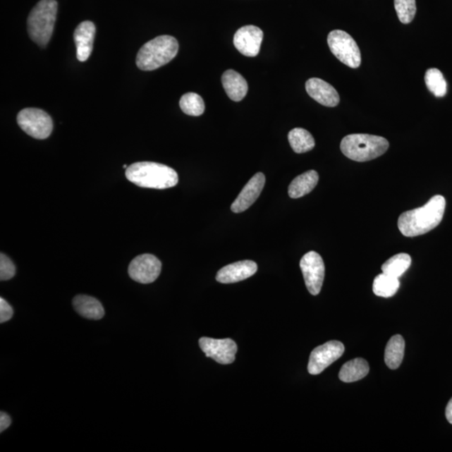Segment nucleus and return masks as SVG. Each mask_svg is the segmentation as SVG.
<instances>
[{
  "instance_id": "obj_27",
  "label": "nucleus",
  "mask_w": 452,
  "mask_h": 452,
  "mask_svg": "<svg viewBox=\"0 0 452 452\" xmlns=\"http://www.w3.org/2000/svg\"><path fill=\"white\" fill-rule=\"evenodd\" d=\"M398 18L403 24H410L416 13L415 0H395Z\"/></svg>"
},
{
  "instance_id": "obj_29",
  "label": "nucleus",
  "mask_w": 452,
  "mask_h": 452,
  "mask_svg": "<svg viewBox=\"0 0 452 452\" xmlns=\"http://www.w3.org/2000/svg\"><path fill=\"white\" fill-rule=\"evenodd\" d=\"M13 315L12 307L6 299L0 298V323L4 324L11 320Z\"/></svg>"
},
{
  "instance_id": "obj_7",
  "label": "nucleus",
  "mask_w": 452,
  "mask_h": 452,
  "mask_svg": "<svg viewBox=\"0 0 452 452\" xmlns=\"http://www.w3.org/2000/svg\"><path fill=\"white\" fill-rule=\"evenodd\" d=\"M17 123L25 133L37 140H46L53 130L51 116L38 109L21 110L17 116Z\"/></svg>"
},
{
  "instance_id": "obj_17",
  "label": "nucleus",
  "mask_w": 452,
  "mask_h": 452,
  "mask_svg": "<svg viewBox=\"0 0 452 452\" xmlns=\"http://www.w3.org/2000/svg\"><path fill=\"white\" fill-rule=\"evenodd\" d=\"M222 84L232 101L240 102L248 92V84L240 73L234 70H228L222 75Z\"/></svg>"
},
{
  "instance_id": "obj_13",
  "label": "nucleus",
  "mask_w": 452,
  "mask_h": 452,
  "mask_svg": "<svg viewBox=\"0 0 452 452\" xmlns=\"http://www.w3.org/2000/svg\"><path fill=\"white\" fill-rule=\"evenodd\" d=\"M265 183L266 177L262 173L255 174L231 204L232 212L241 213L252 207L261 195Z\"/></svg>"
},
{
  "instance_id": "obj_6",
  "label": "nucleus",
  "mask_w": 452,
  "mask_h": 452,
  "mask_svg": "<svg viewBox=\"0 0 452 452\" xmlns=\"http://www.w3.org/2000/svg\"><path fill=\"white\" fill-rule=\"evenodd\" d=\"M330 51L342 63L358 68L361 64V53L355 40L346 31L335 30L328 37Z\"/></svg>"
},
{
  "instance_id": "obj_18",
  "label": "nucleus",
  "mask_w": 452,
  "mask_h": 452,
  "mask_svg": "<svg viewBox=\"0 0 452 452\" xmlns=\"http://www.w3.org/2000/svg\"><path fill=\"white\" fill-rule=\"evenodd\" d=\"M73 304L75 310L85 319L100 320L105 315L102 304L95 298L87 295H78L74 298Z\"/></svg>"
},
{
  "instance_id": "obj_8",
  "label": "nucleus",
  "mask_w": 452,
  "mask_h": 452,
  "mask_svg": "<svg viewBox=\"0 0 452 452\" xmlns=\"http://www.w3.org/2000/svg\"><path fill=\"white\" fill-rule=\"evenodd\" d=\"M304 281L310 293L317 296L321 292L325 276V265L319 253L310 252L300 262Z\"/></svg>"
},
{
  "instance_id": "obj_22",
  "label": "nucleus",
  "mask_w": 452,
  "mask_h": 452,
  "mask_svg": "<svg viewBox=\"0 0 452 452\" xmlns=\"http://www.w3.org/2000/svg\"><path fill=\"white\" fill-rule=\"evenodd\" d=\"M291 147L297 154L307 153L315 147L314 138L312 134L303 128H294L288 133Z\"/></svg>"
},
{
  "instance_id": "obj_23",
  "label": "nucleus",
  "mask_w": 452,
  "mask_h": 452,
  "mask_svg": "<svg viewBox=\"0 0 452 452\" xmlns=\"http://www.w3.org/2000/svg\"><path fill=\"white\" fill-rule=\"evenodd\" d=\"M400 281L397 277L382 273L375 277L373 283V292L376 296L391 298L400 288Z\"/></svg>"
},
{
  "instance_id": "obj_25",
  "label": "nucleus",
  "mask_w": 452,
  "mask_h": 452,
  "mask_svg": "<svg viewBox=\"0 0 452 452\" xmlns=\"http://www.w3.org/2000/svg\"><path fill=\"white\" fill-rule=\"evenodd\" d=\"M424 80H426L427 87L429 92H432L434 95L437 97L446 95L447 84L441 71L436 68L427 70L426 75H424Z\"/></svg>"
},
{
  "instance_id": "obj_11",
  "label": "nucleus",
  "mask_w": 452,
  "mask_h": 452,
  "mask_svg": "<svg viewBox=\"0 0 452 452\" xmlns=\"http://www.w3.org/2000/svg\"><path fill=\"white\" fill-rule=\"evenodd\" d=\"M200 346L209 358L221 365H230L235 361L237 353L236 343L231 338L214 339L201 338Z\"/></svg>"
},
{
  "instance_id": "obj_19",
  "label": "nucleus",
  "mask_w": 452,
  "mask_h": 452,
  "mask_svg": "<svg viewBox=\"0 0 452 452\" xmlns=\"http://www.w3.org/2000/svg\"><path fill=\"white\" fill-rule=\"evenodd\" d=\"M319 176L314 170L303 173L294 178L290 183L288 195L292 199L301 198L304 195L310 194L319 183Z\"/></svg>"
},
{
  "instance_id": "obj_1",
  "label": "nucleus",
  "mask_w": 452,
  "mask_h": 452,
  "mask_svg": "<svg viewBox=\"0 0 452 452\" xmlns=\"http://www.w3.org/2000/svg\"><path fill=\"white\" fill-rule=\"evenodd\" d=\"M446 204L444 197L436 195L422 207L401 214L398 220V227L402 235L415 237L435 229L444 216Z\"/></svg>"
},
{
  "instance_id": "obj_9",
  "label": "nucleus",
  "mask_w": 452,
  "mask_h": 452,
  "mask_svg": "<svg viewBox=\"0 0 452 452\" xmlns=\"http://www.w3.org/2000/svg\"><path fill=\"white\" fill-rule=\"evenodd\" d=\"M162 263L154 255L143 254L133 259L128 267L129 276L142 284H149L158 279Z\"/></svg>"
},
{
  "instance_id": "obj_5",
  "label": "nucleus",
  "mask_w": 452,
  "mask_h": 452,
  "mask_svg": "<svg viewBox=\"0 0 452 452\" xmlns=\"http://www.w3.org/2000/svg\"><path fill=\"white\" fill-rule=\"evenodd\" d=\"M58 3L56 0H40L31 11L27 20L31 39L44 48L52 37L57 16Z\"/></svg>"
},
{
  "instance_id": "obj_4",
  "label": "nucleus",
  "mask_w": 452,
  "mask_h": 452,
  "mask_svg": "<svg viewBox=\"0 0 452 452\" xmlns=\"http://www.w3.org/2000/svg\"><path fill=\"white\" fill-rule=\"evenodd\" d=\"M389 143L386 138L370 134H350L343 138L340 149L349 159L366 162L383 155Z\"/></svg>"
},
{
  "instance_id": "obj_30",
  "label": "nucleus",
  "mask_w": 452,
  "mask_h": 452,
  "mask_svg": "<svg viewBox=\"0 0 452 452\" xmlns=\"http://www.w3.org/2000/svg\"><path fill=\"white\" fill-rule=\"evenodd\" d=\"M11 424V418L6 413H0V432L6 431Z\"/></svg>"
},
{
  "instance_id": "obj_31",
  "label": "nucleus",
  "mask_w": 452,
  "mask_h": 452,
  "mask_svg": "<svg viewBox=\"0 0 452 452\" xmlns=\"http://www.w3.org/2000/svg\"><path fill=\"white\" fill-rule=\"evenodd\" d=\"M446 416L447 420H448V422L452 424V398L448 402V404H447L446 409Z\"/></svg>"
},
{
  "instance_id": "obj_24",
  "label": "nucleus",
  "mask_w": 452,
  "mask_h": 452,
  "mask_svg": "<svg viewBox=\"0 0 452 452\" xmlns=\"http://www.w3.org/2000/svg\"><path fill=\"white\" fill-rule=\"evenodd\" d=\"M411 265V257L406 253H400L396 255L387 259L383 264L382 271L386 274L399 279L404 273L409 269Z\"/></svg>"
},
{
  "instance_id": "obj_20",
  "label": "nucleus",
  "mask_w": 452,
  "mask_h": 452,
  "mask_svg": "<svg viewBox=\"0 0 452 452\" xmlns=\"http://www.w3.org/2000/svg\"><path fill=\"white\" fill-rule=\"evenodd\" d=\"M369 372L368 362L361 358L344 364L339 371L338 377L344 383H352L365 378Z\"/></svg>"
},
{
  "instance_id": "obj_2",
  "label": "nucleus",
  "mask_w": 452,
  "mask_h": 452,
  "mask_svg": "<svg viewBox=\"0 0 452 452\" xmlns=\"http://www.w3.org/2000/svg\"><path fill=\"white\" fill-rule=\"evenodd\" d=\"M126 177L134 185L149 189H169L178 183L176 170L167 165L154 162H138L130 165L126 169Z\"/></svg>"
},
{
  "instance_id": "obj_3",
  "label": "nucleus",
  "mask_w": 452,
  "mask_h": 452,
  "mask_svg": "<svg viewBox=\"0 0 452 452\" xmlns=\"http://www.w3.org/2000/svg\"><path fill=\"white\" fill-rule=\"evenodd\" d=\"M178 51V43L176 38L160 35L143 44L138 53L136 64L142 71H154L171 61Z\"/></svg>"
},
{
  "instance_id": "obj_16",
  "label": "nucleus",
  "mask_w": 452,
  "mask_h": 452,
  "mask_svg": "<svg viewBox=\"0 0 452 452\" xmlns=\"http://www.w3.org/2000/svg\"><path fill=\"white\" fill-rule=\"evenodd\" d=\"M95 35L96 26L91 21L82 22L75 29L74 40L79 61H86L90 57Z\"/></svg>"
},
{
  "instance_id": "obj_15",
  "label": "nucleus",
  "mask_w": 452,
  "mask_h": 452,
  "mask_svg": "<svg viewBox=\"0 0 452 452\" xmlns=\"http://www.w3.org/2000/svg\"><path fill=\"white\" fill-rule=\"evenodd\" d=\"M306 90L313 99L321 105L333 107L339 104L340 97L336 89L325 80L311 78L306 83Z\"/></svg>"
},
{
  "instance_id": "obj_12",
  "label": "nucleus",
  "mask_w": 452,
  "mask_h": 452,
  "mask_svg": "<svg viewBox=\"0 0 452 452\" xmlns=\"http://www.w3.org/2000/svg\"><path fill=\"white\" fill-rule=\"evenodd\" d=\"M263 39L262 30L255 25H245L236 31L234 44L237 50L248 57L257 56Z\"/></svg>"
},
{
  "instance_id": "obj_14",
  "label": "nucleus",
  "mask_w": 452,
  "mask_h": 452,
  "mask_svg": "<svg viewBox=\"0 0 452 452\" xmlns=\"http://www.w3.org/2000/svg\"><path fill=\"white\" fill-rule=\"evenodd\" d=\"M257 271V264L252 261H241L230 264L218 271L219 283L230 284L238 283L252 276Z\"/></svg>"
},
{
  "instance_id": "obj_28",
  "label": "nucleus",
  "mask_w": 452,
  "mask_h": 452,
  "mask_svg": "<svg viewBox=\"0 0 452 452\" xmlns=\"http://www.w3.org/2000/svg\"><path fill=\"white\" fill-rule=\"evenodd\" d=\"M16 268L15 264L6 255H0V280L8 281L15 276Z\"/></svg>"
},
{
  "instance_id": "obj_10",
  "label": "nucleus",
  "mask_w": 452,
  "mask_h": 452,
  "mask_svg": "<svg viewBox=\"0 0 452 452\" xmlns=\"http://www.w3.org/2000/svg\"><path fill=\"white\" fill-rule=\"evenodd\" d=\"M344 346L339 341H329L313 349L308 362V372L319 374L343 355Z\"/></svg>"
},
{
  "instance_id": "obj_21",
  "label": "nucleus",
  "mask_w": 452,
  "mask_h": 452,
  "mask_svg": "<svg viewBox=\"0 0 452 452\" xmlns=\"http://www.w3.org/2000/svg\"><path fill=\"white\" fill-rule=\"evenodd\" d=\"M405 343L401 335L393 336L387 343L384 361L391 369L399 368L404 359Z\"/></svg>"
},
{
  "instance_id": "obj_26",
  "label": "nucleus",
  "mask_w": 452,
  "mask_h": 452,
  "mask_svg": "<svg viewBox=\"0 0 452 452\" xmlns=\"http://www.w3.org/2000/svg\"><path fill=\"white\" fill-rule=\"evenodd\" d=\"M181 110L187 115L198 116L204 114L205 105L199 94L189 92L185 94L180 101Z\"/></svg>"
}]
</instances>
